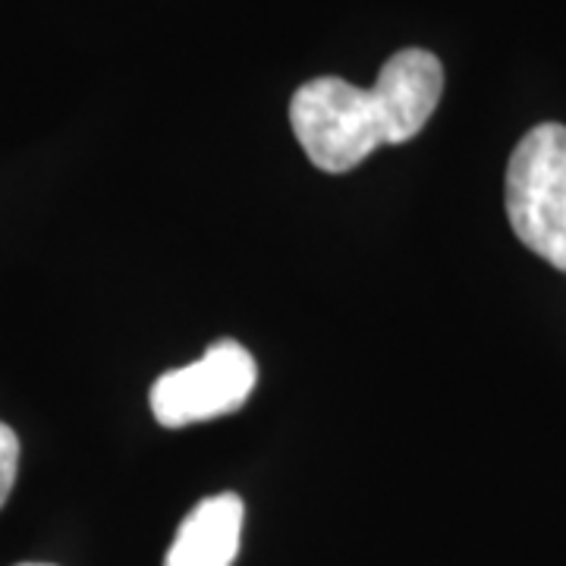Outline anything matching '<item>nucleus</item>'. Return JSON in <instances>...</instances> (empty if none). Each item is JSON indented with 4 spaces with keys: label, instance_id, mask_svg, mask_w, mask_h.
I'll return each mask as SVG.
<instances>
[{
    "label": "nucleus",
    "instance_id": "nucleus-5",
    "mask_svg": "<svg viewBox=\"0 0 566 566\" xmlns=\"http://www.w3.org/2000/svg\"><path fill=\"white\" fill-rule=\"evenodd\" d=\"M17 469H20V438L10 424L0 422V506L13 494Z\"/></svg>",
    "mask_w": 566,
    "mask_h": 566
},
{
    "label": "nucleus",
    "instance_id": "nucleus-4",
    "mask_svg": "<svg viewBox=\"0 0 566 566\" xmlns=\"http://www.w3.org/2000/svg\"><path fill=\"white\" fill-rule=\"evenodd\" d=\"M245 506L237 494H214L189 510L164 566H233L243 538Z\"/></svg>",
    "mask_w": 566,
    "mask_h": 566
},
{
    "label": "nucleus",
    "instance_id": "nucleus-6",
    "mask_svg": "<svg viewBox=\"0 0 566 566\" xmlns=\"http://www.w3.org/2000/svg\"><path fill=\"white\" fill-rule=\"evenodd\" d=\"M20 566H54V564H20Z\"/></svg>",
    "mask_w": 566,
    "mask_h": 566
},
{
    "label": "nucleus",
    "instance_id": "nucleus-3",
    "mask_svg": "<svg viewBox=\"0 0 566 566\" xmlns=\"http://www.w3.org/2000/svg\"><path fill=\"white\" fill-rule=\"evenodd\" d=\"M255 381L259 368L252 353L237 340H218L205 349L199 363L164 371L151 385L148 403L158 424L186 428L243 409Z\"/></svg>",
    "mask_w": 566,
    "mask_h": 566
},
{
    "label": "nucleus",
    "instance_id": "nucleus-1",
    "mask_svg": "<svg viewBox=\"0 0 566 566\" xmlns=\"http://www.w3.org/2000/svg\"><path fill=\"white\" fill-rule=\"evenodd\" d=\"M444 95V66L422 51H397L371 88L318 76L296 88L290 126L305 158L324 174H349L381 145L416 139Z\"/></svg>",
    "mask_w": 566,
    "mask_h": 566
},
{
    "label": "nucleus",
    "instance_id": "nucleus-2",
    "mask_svg": "<svg viewBox=\"0 0 566 566\" xmlns=\"http://www.w3.org/2000/svg\"><path fill=\"white\" fill-rule=\"evenodd\" d=\"M506 218L520 243L566 274V126L542 123L513 148Z\"/></svg>",
    "mask_w": 566,
    "mask_h": 566
}]
</instances>
